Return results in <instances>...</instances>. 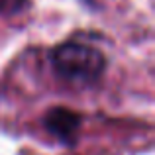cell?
Returning a JSON list of instances; mask_svg holds the SVG:
<instances>
[{"label": "cell", "mask_w": 155, "mask_h": 155, "mask_svg": "<svg viewBox=\"0 0 155 155\" xmlns=\"http://www.w3.org/2000/svg\"><path fill=\"white\" fill-rule=\"evenodd\" d=\"M51 63L61 79L73 84H88L102 75L106 59L96 47L84 43H61L53 49Z\"/></svg>", "instance_id": "obj_1"}, {"label": "cell", "mask_w": 155, "mask_h": 155, "mask_svg": "<svg viewBox=\"0 0 155 155\" xmlns=\"http://www.w3.org/2000/svg\"><path fill=\"white\" fill-rule=\"evenodd\" d=\"M43 126L61 141L71 143L81 126V116L69 108H51L43 118Z\"/></svg>", "instance_id": "obj_2"}, {"label": "cell", "mask_w": 155, "mask_h": 155, "mask_svg": "<svg viewBox=\"0 0 155 155\" xmlns=\"http://www.w3.org/2000/svg\"><path fill=\"white\" fill-rule=\"evenodd\" d=\"M26 6H28V0H0V14L2 16L18 14Z\"/></svg>", "instance_id": "obj_3"}]
</instances>
